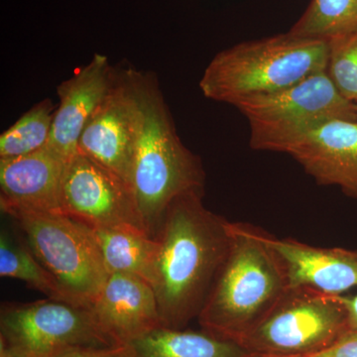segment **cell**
Masks as SVG:
<instances>
[{
    "mask_svg": "<svg viewBox=\"0 0 357 357\" xmlns=\"http://www.w3.org/2000/svg\"><path fill=\"white\" fill-rule=\"evenodd\" d=\"M56 109L51 100L45 98L21 115L0 135V159L24 156L46 146Z\"/></svg>",
    "mask_w": 357,
    "mask_h": 357,
    "instance_id": "obj_20",
    "label": "cell"
},
{
    "mask_svg": "<svg viewBox=\"0 0 357 357\" xmlns=\"http://www.w3.org/2000/svg\"><path fill=\"white\" fill-rule=\"evenodd\" d=\"M0 357H10V356H6V354H0Z\"/></svg>",
    "mask_w": 357,
    "mask_h": 357,
    "instance_id": "obj_26",
    "label": "cell"
},
{
    "mask_svg": "<svg viewBox=\"0 0 357 357\" xmlns=\"http://www.w3.org/2000/svg\"><path fill=\"white\" fill-rule=\"evenodd\" d=\"M56 357H132V349L129 344L109 347H82Z\"/></svg>",
    "mask_w": 357,
    "mask_h": 357,
    "instance_id": "obj_23",
    "label": "cell"
},
{
    "mask_svg": "<svg viewBox=\"0 0 357 357\" xmlns=\"http://www.w3.org/2000/svg\"><path fill=\"white\" fill-rule=\"evenodd\" d=\"M62 206L63 213L91 229L132 227L146 231L132 188L84 154L68 162Z\"/></svg>",
    "mask_w": 357,
    "mask_h": 357,
    "instance_id": "obj_9",
    "label": "cell"
},
{
    "mask_svg": "<svg viewBox=\"0 0 357 357\" xmlns=\"http://www.w3.org/2000/svg\"><path fill=\"white\" fill-rule=\"evenodd\" d=\"M117 70L109 58L95 54L81 69L59 84V105L46 147L69 161L79 153L84 128L114 86Z\"/></svg>",
    "mask_w": 357,
    "mask_h": 357,
    "instance_id": "obj_11",
    "label": "cell"
},
{
    "mask_svg": "<svg viewBox=\"0 0 357 357\" xmlns=\"http://www.w3.org/2000/svg\"><path fill=\"white\" fill-rule=\"evenodd\" d=\"M268 236L249 223L230 222L227 257L199 314L206 332L238 342L289 288L283 262Z\"/></svg>",
    "mask_w": 357,
    "mask_h": 357,
    "instance_id": "obj_3",
    "label": "cell"
},
{
    "mask_svg": "<svg viewBox=\"0 0 357 357\" xmlns=\"http://www.w3.org/2000/svg\"><path fill=\"white\" fill-rule=\"evenodd\" d=\"M258 357H306V356H260Z\"/></svg>",
    "mask_w": 357,
    "mask_h": 357,
    "instance_id": "obj_25",
    "label": "cell"
},
{
    "mask_svg": "<svg viewBox=\"0 0 357 357\" xmlns=\"http://www.w3.org/2000/svg\"><path fill=\"white\" fill-rule=\"evenodd\" d=\"M307 357H357V331L347 330L331 347Z\"/></svg>",
    "mask_w": 357,
    "mask_h": 357,
    "instance_id": "obj_22",
    "label": "cell"
},
{
    "mask_svg": "<svg viewBox=\"0 0 357 357\" xmlns=\"http://www.w3.org/2000/svg\"><path fill=\"white\" fill-rule=\"evenodd\" d=\"M347 312L349 330L357 331V294L354 296L342 295Z\"/></svg>",
    "mask_w": 357,
    "mask_h": 357,
    "instance_id": "obj_24",
    "label": "cell"
},
{
    "mask_svg": "<svg viewBox=\"0 0 357 357\" xmlns=\"http://www.w3.org/2000/svg\"><path fill=\"white\" fill-rule=\"evenodd\" d=\"M268 241L283 262L289 287L337 296L357 287V250L317 248L270 234Z\"/></svg>",
    "mask_w": 357,
    "mask_h": 357,
    "instance_id": "obj_15",
    "label": "cell"
},
{
    "mask_svg": "<svg viewBox=\"0 0 357 357\" xmlns=\"http://www.w3.org/2000/svg\"><path fill=\"white\" fill-rule=\"evenodd\" d=\"M319 185H337L357 199V121L333 119L286 149Z\"/></svg>",
    "mask_w": 357,
    "mask_h": 357,
    "instance_id": "obj_13",
    "label": "cell"
},
{
    "mask_svg": "<svg viewBox=\"0 0 357 357\" xmlns=\"http://www.w3.org/2000/svg\"><path fill=\"white\" fill-rule=\"evenodd\" d=\"M132 357H258L238 342L203 331L159 326L129 342Z\"/></svg>",
    "mask_w": 357,
    "mask_h": 357,
    "instance_id": "obj_16",
    "label": "cell"
},
{
    "mask_svg": "<svg viewBox=\"0 0 357 357\" xmlns=\"http://www.w3.org/2000/svg\"><path fill=\"white\" fill-rule=\"evenodd\" d=\"M326 73L338 93L357 105V31L328 41Z\"/></svg>",
    "mask_w": 357,
    "mask_h": 357,
    "instance_id": "obj_21",
    "label": "cell"
},
{
    "mask_svg": "<svg viewBox=\"0 0 357 357\" xmlns=\"http://www.w3.org/2000/svg\"><path fill=\"white\" fill-rule=\"evenodd\" d=\"M121 345L109 337L89 309L53 299L3 303L0 354L10 357H56L82 347Z\"/></svg>",
    "mask_w": 357,
    "mask_h": 357,
    "instance_id": "obj_8",
    "label": "cell"
},
{
    "mask_svg": "<svg viewBox=\"0 0 357 357\" xmlns=\"http://www.w3.org/2000/svg\"><path fill=\"white\" fill-rule=\"evenodd\" d=\"M141 110L128 69L117 70L112 89L91 117L79 140V153L131 187Z\"/></svg>",
    "mask_w": 357,
    "mask_h": 357,
    "instance_id": "obj_10",
    "label": "cell"
},
{
    "mask_svg": "<svg viewBox=\"0 0 357 357\" xmlns=\"http://www.w3.org/2000/svg\"><path fill=\"white\" fill-rule=\"evenodd\" d=\"M23 241L57 280L70 304L89 309L109 274L93 230L63 213L13 211Z\"/></svg>",
    "mask_w": 357,
    "mask_h": 357,
    "instance_id": "obj_5",
    "label": "cell"
},
{
    "mask_svg": "<svg viewBox=\"0 0 357 357\" xmlns=\"http://www.w3.org/2000/svg\"><path fill=\"white\" fill-rule=\"evenodd\" d=\"M349 330L342 295L289 287L238 344L258 356H310Z\"/></svg>",
    "mask_w": 357,
    "mask_h": 357,
    "instance_id": "obj_7",
    "label": "cell"
},
{
    "mask_svg": "<svg viewBox=\"0 0 357 357\" xmlns=\"http://www.w3.org/2000/svg\"><path fill=\"white\" fill-rule=\"evenodd\" d=\"M204 192L178 197L169 206L155 238L150 285L162 326L184 328L199 318L229 251L230 222L208 210Z\"/></svg>",
    "mask_w": 357,
    "mask_h": 357,
    "instance_id": "obj_1",
    "label": "cell"
},
{
    "mask_svg": "<svg viewBox=\"0 0 357 357\" xmlns=\"http://www.w3.org/2000/svg\"><path fill=\"white\" fill-rule=\"evenodd\" d=\"M98 325L119 344H128L162 326L152 286L130 274H110L89 307Z\"/></svg>",
    "mask_w": 357,
    "mask_h": 357,
    "instance_id": "obj_14",
    "label": "cell"
},
{
    "mask_svg": "<svg viewBox=\"0 0 357 357\" xmlns=\"http://www.w3.org/2000/svg\"><path fill=\"white\" fill-rule=\"evenodd\" d=\"M0 276L23 281L49 299L70 304L57 280L33 255L25 241L6 229H2L0 234Z\"/></svg>",
    "mask_w": 357,
    "mask_h": 357,
    "instance_id": "obj_18",
    "label": "cell"
},
{
    "mask_svg": "<svg viewBox=\"0 0 357 357\" xmlns=\"http://www.w3.org/2000/svg\"><path fill=\"white\" fill-rule=\"evenodd\" d=\"M93 230L107 273L134 275L150 284L157 252L155 237L132 227Z\"/></svg>",
    "mask_w": 357,
    "mask_h": 357,
    "instance_id": "obj_17",
    "label": "cell"
},
{
    "mask_svg": "<svg viewBox=\"0 0 357 357\" xmlns=\"http://www.w3.org/2000/svg\"><path fill=\"white\" fill-rule=\"evenodd\" d=\"M328 41L286 34L237 44L211 61L199 81L206 98L234 105L291 88L326 70Z\"/></svg>",
    "mask_w": 357,
    "mask_h": 357,
    "instance_id": "obj_4",
    "label": "cell"
},
{
    "mask_svg": "<svg viewBox=\"0 0 357 357\" xmlns=\"http://www.w3.org/2000/svg\"><path fill=\"white\" fill-rule=\"evenodd\" d=\"M128 72L141 110L131 188L143 225L155 237L176 199L204 192L206 173L201 158L178 137L155 75Z\"/></svg>",
    "mask_w": 357,
    "mask_h": 357,
    "instance_id": "obj_2",
    "label": "cell"
},
{
    "mask_svg": "<svg viewBox=\"0 0 357 357\" xmlns=\"http://www.w3.org/2000/svg\"><path fill=\"white\" fill-rule=\"evenodd\" d=\"M68 162L46 146L24 156L0 159L1 211L63 213Z\"/></svg>",
    "mask_w": 357,
    "mask_h": 357,
    "instance_id": "obj_12",
    "label": "cell"
},
{
    "mask_svg": "<svg viewBox=\"0 0 357 357\" xmlns=\"http://www.w3.org/2000/svg\"><path fill=\"white\" fill-rule=\"evenodd\" d=\"M357 31V0H312L291 35L301 38L331 40Z\"/></svg>",
    "mask_w": 357,
    "mask_h": 357,
    "instance_id": "obj_19",
    "label": "cell"
},
{
    "mask_svg": "<svg viewBox=\"0 0 357 357\" xmlns=\"http://www.w3.org/2000/svg\"><path fill=\"white\" fill-rule=\"evenodd\" d=\"M250 128L249 144L283 152L296 140L333 119L357 121V105L338 93L326 70L276 93L249 96L234 105Z\"/></svg>",
    "mask_w": 357,
    "mask_h": 357,
    "instance_id": "obj_6",
    "label": "cell"
}]
</instances>
